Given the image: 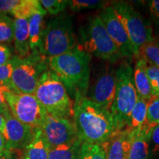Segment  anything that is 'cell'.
Masks as SVG:
<instances>
[{"instance_id":"obj_26","label":"cell","mask_w":159,"mask_h":159,"mask_svg":"<svg viewBox=\"0 0 159 159\" xmlns=\"http://www.w3.org/2000/svg\"><path fill=\"white\" fill-rule=\"evenodd\" d=\"M106 2L99 0H70L68 5L72 11L79 12L84 10L104 8Z\"/></svg>"},{"instance_id":"obj_35","label":"cell","mask_w":159,"mask_h":159,"mask_svg":"<svg viewBox=\"0 0 159 159\" xmlns=\"http://www.w3.org/2000/svg\"><path fill=\"white\" fill-rule=\"evenodd\" d=\"M21 150H5L0 153V159H21Z\"/></svg>"},{"instance_id":"obj_30","label":"cell","mask_w":159,"mask_h":159,"mask_svg":"<svg viewBox=\"0 0 159 159\" xmlns=\"http://www.w3.org/2000/svg\"><path fill=\"white\" fill-rule=\"evenodd\" d=\"M13 69V57L8 63L0 66V82L7 85L11 91V75Z\"/></svg>"},{"instance_id":"obj_19","label":"cell","mask_w":159,"mask_h":159,"mask_svg":"<svg viewBox=\"0 0 159 159\" xmlns=\"http://www.w3.org/2000/svg\"><path fill=\"white\" fill-rule=\"evenodd\" d=\"M147 63L142 58H137L134 68V81L139 98L148 102L151 96L150 81L146 73Z\"/></svg>"},{"instance_id":"obj_14","label":"cell","mask_w":159,"mask_h":159,"mask_svg":"<svg viewBox=\"0 0 159 159\" xmlns=\"http://www.w3.org/2000/svg\"><path fill=\"white\" fill-rule=\"evenodd\" d=\"M134 132L125 128L114 133L102 144L106 159H128Z\"/></svg>"},{"instance_id":"obj_2","label":"cell","mask_w":159,"mask_h":159,"mask_svg":"<svg viewBox=\"0 0 159 159\" xmlns=\"http://www.w3.org/2000/svg\"><path fill=\"white\" fill-rule=\"evenodd\" d=\"M49 69L56 74L74 100L86 97L90 80L91 55L78 46L72 51L47 58Z\"/></svg>"},{"instance_id":"obj_29","label":"cell","mask_w":159,"mask_h":159,"mask_svg":"<svg viewBox=\"0 0 159 159\" xmlns=\"http://www.w3.org/2000/svg\"><path fill=\"white\" fill-rule=\"evenodd\" d=\"M40 3L45 11L50 15L59 14L68 5V1L66 0H41Z\"/></svg>"},{"instance_id":"obj_27","label":"cell","mask_w":159,"mask_h":159,"mask_svg":"<svg viewBox=\"0 0 159 159\" xmlns=\"http://www.w3.org/2000/svg\"><path fill=\"white\" fill-rule=\"evenodd\" d=\"M146 121L152 128L159 124V97L150 99L148 102Z\"/></svg>"},{"instance_id":"obj_36","label":"cell","mask_w":159,"mask_h":159,"mask_svg":"<svg viewBox=\"0 0 159 159\" xmlns=\"http://www.w3.org/2000/svg\"><path fill=\"white\" fill-rule=\"evenodd\" d=\"M148 5L152 16L159 19V0H152L149 2Z\"/></svg>"},{"instance_id":"obj_11","label":"cell","mask_w":159,"mask_h":159,"mask_svg":"<svg viewBox=\"0 0 159 159\" xmlns=\"http://www.w3.org/2000/svg\"><path fill=\"white\" fill-rule=\"evenodd\" d=\"M115 91L116 69L107 66L97 75L92 84L89 87L86 97L103 108L111 111Z\"/></svg>"},{"instance_id":"obj_37","label":"cell","mask_w":159,"mask_h":159,"mask_svg":"<svg viewBox=\"0 0 159 159\" xmlns=\"http://www.w3.org/2000/svg\"><path fill=\"white\" fill-rule=\"evenodd\" d=\"M5 150V139L3 134L0 133V153Z\"/></svg>"},{"instance_id":"obj_22","label":"cell","mask_w":159,"mask_h":159,"mask_svg":"<svg viewBox=\"0 0 159 159\" xmlns=\"http://www.w3.org/2000/svg\"><path fill=\"white\" fill-rule=\"evenodd\" d=\"M147 108H148V102L139 97L136 105L131 111L128 124L125 128L132 132L139 130L146 122Z\"/></svg>"},{"instance_id":"obj_3","label":"cell","mask_w":159,"mask_h":159,"mask_svg":"<svg viewBox=\"0 0 159 159\" xmlns=\"http://www.w3.org/2000/svg\"><path fill=\"white\" fill-rule=\"evenodd\" d=\"M34 95L49 114L73 119L74 101L61 79L51 69L41 75Z\"/></svg>"},{"instance_id":"obj_25","label":"cell","mask_w":159,"mask_h":159,"mask_svg":"<svg viewBox=\"0 0 159 159\" xmlns=\"http://www.w3.org/2000/svg\"><path fill=\"white\" fill-rule=\"evenodd\" d=\"M78 159H106L102 144H90L83 142Z\"/></svg>"},{"instance_id":"obj_13","label":"cell","mask_w":159,"mask_h":159,"mask_svg":"<svg viewBox=\"0 0 159 159\" xmlns=\"http://www.w3.org/2000/svg\"><path fill=\"white\" fill-rule=\"evenodd\" d=\"M36 129L19 122L12 115L6 117L2 133L5 139V150H22L30 142Z\"/></svg>"},{"instance_id":"obj_24","label":"cell","mask_w":159,"mask_h":159,"mask_svg":"<svg viewBox=\"0 0 159 159\" xmlns=\"http://www.w3.org/2000/svg\"><path fill=\"white\" fill-rule=\"evenodd\" d=\"M13 39L14 20L6 14H0V44L13 42Z\"/></svg>"},{"instance_id":"obj_32","label":"cell","mask_w":159,"mask_h":159,"mask_svg":"<svg viewBox=\"0 0 159 159\" xmlns=\"http://www.w3.org/2000/svg\"><path fill=\"white\" fill-rule=\"evenodd\" d=\"M151 156H156L159 154V124L154 127L150 139Z\"/></svg>"},{"instance_id":"obj_33","label":"cell","mask_w":159,"mask_h":159,"mask_svg":"<svg viewBox=\"0 0 159 159\" xmlns=\"http://www.w3.org/2000/svg\"><path fill=\"white\" fill-rule=\"evenodd\" d=\"M19 0H0V14L11 13Z\"/></svg>"},{"instance_id":"obj_15","label":"cell","mask_w":159,"mask_h":159,"mask_svg":"<svg viewBox=\"0 0 159 159\" xmlns=\"http://www.w3.org/2000/svg\"><path fill=\"white\" fill-rule=\"evenodd\" d=\"M151 132L140 128L134 132L128 159H150Z\"/></svg>"},{"instance_id":"obj_18","label":"cell","mask_w":159,"mask_h":159,"mask_svg":"<svg viewBox=\"0 0 159 159\" xmlns=\"http://www.w3.org/2000/svg\"><path fill=\"white\" fill-rule=\"evenodd\" d=\"M44 16L41 13H35L27 19L30 47L32 54L33 55H41L40 49L42 41L43 30L45 27L44 19H43Z\"/></svg>"},{"instance_id":"obj_6","label":"cell","mask_w":159,"mask_h":159,"mask_svg":"<svg viewBox=\"0 0 159 159\" xmlns=\"http://www.w3.org/2000/svg\"><path fill=\"white\" fill-rule=\"evenodd\" d=\"M79 46L89 55L110 63H116L123 58L98 15L89 18L85 25L80 27Z\"/></svg>"},{"instance_id":"obj_38","label":"cell","mask_w":159,"mask_h":159,"mask_svg":"<svg viewBox=\"0 0 159 159\" xmlns=\"http://www.w3.org/2000/svg\"><path fill=\"white\" fill-rule=\"evenodd\" d=\"M5 124V117L0 114V133H2L4 126Z\"/></svg>"},{"instance_id":"obj_8","label":"cell","mask_w":159,"mask_h":159,"mask_svg":"<svg viewBox=\"0 0 159 159\" xmlns=\"http://www.w3.org/2000/svg\"><path fill=\"white\" fill-rule=\"evenodd\" d=\"M111 6L128 33L136 57L143 45L155 39L152 26L130 4L114 2Z\"/></svg>"},{"instance_id":"obj_9","label":"cell","mask_w":159,"mask_h":159,"mask_svg":"<svg viewBox=\"0 0 159 159\" xmlns=\"http://www.w3.org/2000/svg\"><path fill=\"white\" fill-rule=\"evenodd\" d=\"M6 99L11 114L19 122L33 128H40L47 112L34 94H21L11 90Z\"/></svg>"},{"instance_id":"obj_20","label":"cell","mask_w":159,"mask_h":159,"mask_svg":"<svg viewBox=\"0 0 159 159\" xmlns=\"http://www.w3.org/2000/svg\"><path fill=\"white\" fill-rule=\"evenodd\" d=\"M82 140L77 138L72 142L51 148L48 159H78Z\"/></svg>"},{"instance_id":"obj_21","label":"cell","mask_w":159,"mask_h":159,"mask_svg":"<svg viewBox=\"0 0 159 159\" xmlns=\"http://www.w3.org/2000/svg\"><path fill=\"white\" fill-rule=\"evenodd\" d=\"M35 13L46 15L47 12L38 0H19V2L12 11L11 14L15 19H28Z\"/></svg>"},{"instance_id":"obj_10","label":"cell","mask_w":159,"mask_h":159,"mask_svg":"<svg viewBox=\"0 0 159 159\" xmlns=\"http://www.w3.org/2000/svg\"><path fill=\"white\" fill-rule=\"evenodd\" d=\"M40 130L50 149L68 144L79 138L73 119L54 116L48 113Z\"/></svg>"},{"instance_id":"obj_5","label":"cell","mask_w":159,"mask_h":159,"mask_svg":"<svg viewBox=\"0 0 159 159\" xmlns=\"http://www.w3.org/2000/svg\"><path fill=\"white\" fill-rule=\"evenodd\" d=\"M78 46L72 19L63 14L51 19L45 25L40 54L49 58L72 51Z\"/></svg>"},{"instance_id":"obj_4","label":"cell","mask_w":159,"mask_h":159,"mask_svg":"<svg viewBox=\"0 0 159 159\" xmlns=\"http://www.w3.org/2000/svg\"><path fill=\"white\" fill-rule=\"evenodd\" d=\"M129 61H123L116 69V91L111 113L116 132L126 128L131 111L139 99L134 81V68Z\"/></svg>"},{"instance_id":"obj_7","label":"cell","mask_w":159,"mask_h":159,"mask_svg":"<svg viewBox=\"0 0 159 159\" xmlns=\"http://www.w3.org/2000/svg\"><path fill=\"white\" fill-rule=\"evenodd\" d=\"M13 69L11 75V91L34 94L41 75L49 69L47 57L32 54L28 57L13 56Z\"/></svg>"},{"instance_id":"obj_23","label":"cell","mask_w":159,"mask_h":159,"mask_svg":"<svg viewBox=\"0 0 159 159\" xmlns=\"http://www.w3.org/2000/svg\"><path fill=\"white\" fill-rule=\"evenodd\" d=\"M137 58L144 60L147 64L159 68V41L154 39L139 49Z\"/></svg>"},{"instance_id":"obj_34","label":"cell","mask_w":159,"mask_h":159,"mask_svg":"<svg viewBox=\"0 0 159 159\" xmlns=\"http://www.w3.org/2000/svg\"><path fill=\"white\" fill-rule=\"evenodd\" d=\"M12 53L10 47L6 44H0V66L5 65L11 61Z\"/></svg>"},{"instance_id":"obj_17","label":"cell","mask_w":159,"mask_h":159,"mask_svg":"<svg viewBox=\"0 0 159 159\" xmlns=\"http://www.w3.org/2000/svg\"><path fill=\"white\" fill-rule=\"evenodd\" d=\"M49 151L42 132L37 128L30 142L21 150V159H48Z\"/></svg>"},{"instance_id":"obj_31","label":"cell","mask_w":159,"mask_h":159,"mask_svg":"<svg viewBox=\"0 0 159 159\" xmlns=\"http://www.w3.org/2000/svg\"><path fill=\"white\" fill-rule=\"evenodd\" d=\"M8 91H10L8 87L0 82V114L5 118L12 115L6 99V93Z\"/></svg>"},{"instance_id":"obj_1","label":"cell","mask_w":159,"mask_h":159,"mask_svg":"<svg viewBox=\"0 0 159 159\" xmlns=\"http://www.w3.org/2000/svg\"><path fill=\"white\" fill-rule=\"evenodd\" d=\"M73 110V121L82 142L102 144L116 132L111 111L86 97H77Z\"/></svg>"},{"instance_id":"obj_12","label":"cell","mask_w":159,"mask_h":159,"mask_svg":"<svg viewBox=\"0 0 159 159\" xmlns=\"http://www.w3.org/2000/svg\"><path fill=\"white\" fill-rule=\"evenodd\" d=\"M98 16L102 19L108 35L120 51L122 57H126L130 61L132 60L135 55L130 39L112 6L104 7Z\"/></svg>"},{"instance_id":"obj_28","label":"cell","mask_w":159,"mask_h":159,"mask_svg":"<svg viewBox=\"0 0 159 159\" xmlns=\"http://www.w3.org/2000/svg\"><path fill=\"white\" fill-rule=\"evenodd\" d=\"M145 69L150 81L152 98L158 97H159V68L147 64Z\"/></svg>"},{"instance_id":"obj_16","label":"cell","mask_w":159,"mask_h":159,"mask_svg":"<svg viewBox=\"0 0 159 159\" xmlns=\"http://www.w3.org/2000/svg\"><path fill=\"white\" fill-rule=\"evenodd\" d=\"M14 50L16 55L26 57L32 55L29 43L28 20L27 19H14Z\"/></svg>"}]
</instances>
